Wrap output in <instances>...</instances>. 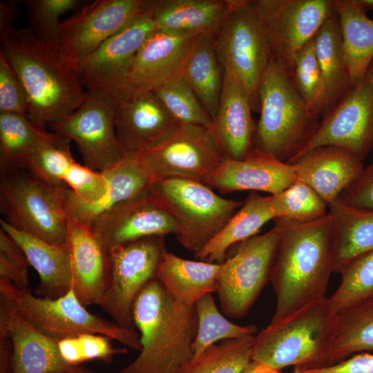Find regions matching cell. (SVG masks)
Masks as SVG:
<instances>
[{"mask_svg":"<svg viewBox=\"0 0 373 373\" xmlns=\"http://www.w3.org/2000/svg\"><path fill=\"white\" fill-rule=\"evenodd\" d=\"M240 243L236 252L220 264L217 291L221 312L232 318L245 316L269 281L282 223Z\"/></svg>","mask_w":373,"mask_h":373,"instance_id":"30bf717a","label":"cell"},{"mask_svg":"<svg viewBox=\"0 0 373 373\" xmlns=\"http://www.w3.org/2000/svg\"><path fill=\"white\" fill-rule=\"evenodd\" d=\"M336 323L328 298L312 303L260 331L252 361L278 371L329 365Z\"/></svg>","mask_w":373,"mask_h":373,"instance_id":"277c9868","label":"cell"},{"mask_svg":"<svg viewBox=\"0 0 373 373\" xmlns=\"http://www.w3.org/2000/svg\"><path fill=\"white\" fill-rule=\"evenodd\" d=\"M277 219L282 223V231L269 277L276 296L271 322L326 298L334 272L329 213L307 222Z\"/></svg>","mask_w":373,"mask_h":373,"instance_id":"6da1fadb","label":"cell"},{"mask_svg":"<svg viewBox=\"0 0 373 373\" xmlns=\"http://www.w3.org/2000/svg\"><path fill=\"white\" fill-rule=\"evenodd\" d=\"M73 288L81 303L99 305L110 279L108 251L90 228L69 220Z\"/></svg>","mask_w":373,"mask_h":373,"instance_id":"cb8c5ba5","label":"cell"},{"mask_svg":"<svg viewBox=\"0 0 373 373\" xmlns=\"http://www.w3.org/2000/svg\"><path fill=\"white\" fill-rule=\"evenodd\" d=\"M86 90L81 105L50 127L75 142L85 166L104 172L127 155L116 135L114 103L102 92Z\"/></svg>","mask_w":373,"mask_h":373,"instance_id":"4fadbf2b","label":"cell"},{"mask_svg":"<svg viewBox=\"0 0 373 373\" xmlns=\"http://www.w3.org/2000/svg\"><path fill=\"white\" fill-rule=\"evenodd\" d=\"M177 222L178 242L195 254L222 229L244 201L224 198L202 182L154 180L149 188Z\"/></svg>","mask_w":373,"mask_h":373,"instance_id":"ba28073f","label":"cell"},{"mask_svg":"<svg viewBox=\"0 0 373 373\" xmlns=\"http://www.w3.org/2000/svg\"><path fill=\"white\" fill-rule=\"evenodd\" d=\"M214 41L224 73L245 89L253 110L259 111V84L273 59L254 1L232 0Z\"/></svg>","mask_w":373,"mask_h":373,"instance_id":"9c48e42d","label":"cell"},{"mask_svg":"<svg viewBox=\"0 0 373 373\" xmlns=\"http://www.w3.org/2000/svg\"><path fill=\"white\" fill-rule=\"evenodd\" d=\"M151 92L178 124L212 128V118L182 77Z\"/></svg>","mask_w":373,"mask_h":373,"instance_id":"60d3db41","label":"cell"},{"mask_svg":"<svg viewBox=\"0 0 373 373\" xmlns=\"http://www.w3.org/2000/svg\"><path fill=\"white\" fill-rule=\"evenodd\" d=\"M270 204L275 219L307 222L325 216V200L304 182L296 180L283 191L271 195Z\"/></svg>","mask_w":373,"mask_h":373,"instance_id":"f35d334b","label":"cell"},{"mask_svg":"<svg viewBox=\"0 0 373 373\" xmlns=\"http://www.w3.org/2000/svg\"><path fill=\"white\" fill-rule=\"evenodd\" d=\"M52 133L28 114L0 113L1 175L26 169L34 151Z\"/></svg>","mask_w":373,"mask_h":373,"instance_id":"e575fe53","label":"cell"},{"mask_svg":"<svg viewBox=\"0 0 373 373\" xmlns=\"http://www.w3.org/2000/svg\"><path fill=\"white\" fill-rule=\"evenodd\" d=\"M134 157L153 180L183 178L202 182L225 159L211 129L186 124H180L160 146Z\"/></svg>","mask_w":373,"mask_h":373,"instance_id":"5bb4252c","label":"cell"},{"mask_svg":"<svg viewBox=\"0 0 373 373\" xmlns=\"http://www.w3.org/2000/svg\"><path fill=\"white\" fill-rule=\"evenodd\" d=\"M164 237H146L108 250L110 279L99 306L116 323L135 329L134 303L146 285L157 278L167 251Z\"/></svg>","mask_w":373,"mask_h":373,"instance_id":"8fae6325","label":"cell"},{"mask_svg":"<svg viewBox=\"0 0 373 373\" xmlns=\"http://www.w3.org/2000/svg\"><path fill=\"white\" fill-rule=\"evenodd\" d=\"M144 0H96L60 22L57 46L71 63L88 56L142 12Z\"/></svg>","mask_w":373,"mask_h":373,"instance_id":"2e32d148","label":"cell"},{"mask_svg":"<svg viewBox=\"0 0 373 373\" xmlns=\"http://www.w3.org/2000/svg\"><path fill=\"white\" fill-rule=\"evenodd\" d=\"M291 373H373V354L360 352L335 364Z\"/></svg>","mask_w":373,"mask_h":373,"instance_id":"f907efd6","label":"cell"},{"mask_svg":"<svg viewBox=\"0 0 373 373\" xmlns=\"http://www.w3.org/2000/svg\"><path fill=\"white\" fill-rule=\"evenodd\" d=\"M274 219L270 197L251 191L219 233L194 256L199 260L221 264L231 247L257 235L267 222Z\"/></svg>","mask_w":373,"mask_h":373,"instance_id":"1f68e13d","label":"cell"},{"mask_svg":"<svg viewBox=\"0 0 373 373\" xmlns=\"http://www.w3.org/2000/svg\"><path fill=\"white\" fill-rule=\"evenodd\" d=\"M106 250L153 236L178 234L177 222L149 189L99 216L91 224Z\"/></svg>","mask_w":373,"mask_h":373,"instance_id":"d6986e66","label":"cell"},{"mask_svg":"<svg viewBox=\"0 0 373 373\" xmlns=\"http://www.w3.org/2000/svg\"><path fill=\"white\" fill-rule=\"evenodd\" d=\"M296 180L292 164L254 148L242 159L225 158L203 183L221 193L251 191L275 195Z\"/></svg>","mask_w":373,"mask_h":373,"instance_id":"44dd1931","label":"cell"},{"mask_svg":"<svg viewBox=\"0 0 373 373\" xmlns=\"http://www.w3.org/2000/svg\"><path fill=\"white\" fill-rule=\"evenodd\" d=\"M370 351H373V302L337 314L329 365L337 363L353 354Z\"/></svg>","mask_w":373,"mask_h":373,"instance_id":"d590c367","label":"cell"},{"mask_svg":"<svg viewBox=\"0 0 373 373\" xmlns=\"http://www.w3.org/2000/svg\"><path fill=\"white\" fill-rule=\"evenodd\" d=\"M336 201L356 209L373 210V160Z\"/></svg>","mask_w":373,"mask_h":373,"instance_id":"681fc988","label":"cell"},{"mask_svg":"<svg viewBox=\"0 0 373 373\" xmlns=\"http://www.w3.org/2000/svg\"><path fill=\"white\" fill-rule=\"evenodd\" d=\"M213 294L202 297L195 303L198 331L193 343V358L219 341L254 336L255 325H240L227 320L219 311Z\"/></svg>","mask_w":373,"mask_h":373,"instance_id":"74e56055","label":"cell"},{"mask_svg":"<svg viewBox=\"0 0 373 373\" xmlns=\"http://www.w3.org/2000/svg\"><path fill=\"white\" fill-rule=\"evenodd\" d=\"M3 229L21 248L29 265L37 272L39 284L38 296L57 298L73 287V275L68 243L55 245L18 231L2 219Z\"/></svg>","mask_w":373,"mask_h":373,"instance_id":"83f0119b","label":"cell"},{"mask_svg":"<svg viewBox=\"0 0 373 373\" xmlns=\"http://www.w3.org/2000/svg\"><path fill=\"white\" fill-rule=\"evenodd\" d=\"M63 182L77 199L86 202L98 200L105 193L107 187L104 172L92 170L76 161L68 167Z\"/></svg>","mask_w":373,"mask_h":373,"instance_id":"bcb514c9","label":"cell"},{"mask_svg":"<svg viewBox=\"0 0 373 373\" xmlns=\"http://www.w3.org/2000/svg\"><path fill=\"white\" fill-rule=\"evenodd\" d=\"M245 89L224 73L219 107L211 131L225 158L240 160L254 149L256 124Z\"/></svg>","mask_w":373,"mask_h":373,"instance_id":"d4e9b609","label":"cell"},{"mask_svg":"<svg viewBox=\"0 0 373 373\" xmlns=\"http://www.w3.org/2000/svg\"><path fill=\"white\" fill-rule=\"evenodd\" d=\"M0 329L11 343L12 373H50L70 366L59 354L58 341L35 329L1 294Z\"/></svg>","mask_w":373,"mask_h":373,"instance_id":"7402d4cb","label":"cell"},{"mask_svg":"<svg viewBox=\"0 0 373 373\" xmlns=\"http://www.w3.org/2000/svg\"><path fill=\"white\" fill-rule=\"evenodd\" d=\"M363 161L346 149L323 145L308 151L291 164L296 179L311 186L329 206L359 176L365 167Z\"/></svg>","mask_w":373,"mask_h":373,"instance_id":"603a6c76","label":"cell"},{"mask_svg":"<svg viewBox=\"0 0 373 373\" xmlns=\"http://www.w3.org/2000/svg\"><path fill=\"white\" fill-rule=\"evenodd\" d=\"M290 77L308 108L322 119L325 115V94L314 38L296 56Z\"/></svg>","mask_w":373,"mask_h":373,"instance_id":"7bdbcfd3","label":"cell"},{"mask_svg":"<svg viewBox=\"0 0 373 373\" xmlns=\"http://www.w3.org/2000/svg\"><path fill=\"white\" fill-rule=\"evenodd\" d=\"M0 373H12L11 343L2 329H0Z\"/></svg>","mask_w":373,"mask_h":373,"instance_id":"f5cc1de1","label":"cell"},{"mask_svg":"<svg viewBox=\"0 0 373 373\" xmlns=\"http://www.w3.org/2000/svg\"><path fill=\"white\" fill-rule=\"evenodd\" d=\"M339 274L340 284L328 298L336 314L373 302V251L355 260Z\"/></svg>","mask_w":373,"mask_h":373,"instance_id":"ab89813d","label":"cell"},{"mask_svg":"<svg viewBox=\"0 0 373 373\" xmlns=\"http://www.w3.org/2000/svg\"><path fill=\"white\" fill-rule=\"evenodd\" d=\"M104 173L107 181L106 191L95 202H83L66 188L64 208L69 220L90 228L99 216L146 191L153 181L135 157L126 156Z\"/></svg>","mask_w":373,"mask_h":373,"instance_id":"4316f807","label":"cell"},{"mask_svg":"<svg viewBox=\"0 0 373 373\" xmlns=\"http://www.w3.org/2000/svg\"><path fill=\"white\" fill-rule=\"evenodd\" d=\"M155 30L149 15L143 12L88 56L73 64L86 90L108 94L127 77L134 57Z\"/></svg>","mask_w":373,"mask_h":373,"instance_id":"ac0fdd59","label":"cell"},{"mask_svg":"<svg viewBox=\"0 0 373 373\" xmlns=\"http://www.w3.org/2000/svg\"><path fill=\"white\" fill-rule=\"evenodd\" d=\"M258 100L254 148L289 163L312 137L321 118L308 108L290 76L274 60L261 77Z\"/></svg>","mask_w":373,"mask_h":373,"instance_id":"5b68a950","label":"cell"},{"mask_svg":"<svg viewBox=\"0 0 373 373\" xmlns=\"http://www.w3.org/2000/svg\"><path fill=\"white\" fill-rule=\"evenodd\" d=\"M332 225L333 270L373 251V210L360 209L335 201L329 206Z\"/></svg>","mask_w":373,"mask_h":373,"instance_id":"f1b7e54d","label":"cell"},{"mask_svg":"<svg viewBox=\"0 0 373 373\" xmlns=\"http://www.w3.org/2000/svg\"><path fill=\"white\" fill-rule=\"evenodd\" d=\"M79 0H26L28 27L38 39L57 46L60 17L78 10L84 3Z\"/></svg>","mask_w":373,"mask_h":373,"instance_id":"f6af8a7d","label":"cell"},{"mask_svg":"<svg viewBox=\"0 0 373 373\" xmlns=\"http://www.w3.org/2000/svg\"><path fill=\"white\" fill-rule=\"evenodd\" d=\"M50 373H95L90 370L81 366V365H75V366H68L66 367L62 368L61 370H59L57 371L50 372Z\"/></svg>","mask_w":373,"mask_h":373,"instance_id":"11a10c76","label":"cell"},{"mask_svg":"<svg viewBox=\"0 0 373 373\" xmlns=\"http://www.w3.org/2000/svg\"><path fill=\"white\" fill-rule=\"evenodd\" d=\"M350 88L365 76L373 61V20L359 0H334Z\"/></svg>","mask_w":373,"mask_h":373,"instance_id":"f546056e","label":"cell"},{"mask_svg":"<svg viewBox=\"0 0 373 373\" xmlns=\"http://www.w3.org/2000/svg\"><path fill=\"white\" fill-rule=\"evenodd\" d=\"M70 142L66 137L53 131L52 135L34 151L26 169L48 184H64V176L75 161L71 154Z\"/></svg>","mask_w":373,"mask_h":373,"instance_id":"b9f144b4","label":"cell"},{"mask_svg":"<svg viewBox=\"0 0 373 373\" xmlns=\"http://www.w3.org/2000/svg\"><path fill=\"white\" fill-rule=\"evenodd\" d=\"M18 13L17 3L13 0L0 1V37H2L14 28L13 23Z\"/></svg>","mask_w":373,"mask_h":373,"instance_id":"816d5d0a","label":"cell"},{"mask_svg":"<svg viewBox=\"0 0 373 373\" xmlns=\"http://www.w3.org/2000/svg\"><path fill=\"white\" fill-rule=\"evenodd\" d=\"M0 42V51L24 88L28 115L35 123L50 126L81 105L87 90L56 45L38 39L28 28H13Z\"/></svg>","mask_w":373,"mask_h":373,"instance_id":"7a4b0ae2","label":"cell"},{"mask_svg":"<svg viewBox=\"0 0 373 373\" xmlns=\"http://www.w3.org/2000/svg\"><path fill=\"white\" fill-rule=\"evenodd\" d=\"M65 184L52 185L27 169L1 176L0 210L11 227L55 245L67 242Z\"/></svg>","mask_w":373,"mask_h":373,"instance_id":"52a82bcc","label":"cell"},{"mask_svg":"<svg viewBox=\"0 0 373 373\" xmlns=\"http://www.w3.org/2000/svg\"><path fill=\"white\" fill-rule=\"evenodd\" d=\"M182 77L213 120L219 107L224 79L214 35L197 37Z\"/></svg>","mask_w":373,"mask_h":373,"instance_id":"836d02e7","label":"cell"},{"mask_svg":"<svg viewBox=\"0 0 373 373\" xmlns=\"http://www.w3.org/2000/svg\"><path fill=\"white\" fill-rule=\"evenodd\" d=\"M28 265L21 248L1 228L0 279L8 280L21 289H28Z\"/></svg>","mask_w":373,"mask_h":373,"instance_id":"7dc6e473","label":"cell"},{"mask_svg":"<svg viewBox=\"0 0 373 373\" xmlns=\"http://www.w3.org/2000/svg\"><path fill=\"white\" fill-rule=\"evenodd\" d=\"M108 337L95 333H83L59 340L57 346L64 362L70 366L91 361L100 360L110 363L119 354L128 352L126 347L113 346Z\"/></svg>","mask_w":373,"mask_h":373,"instance_id":"ee69618b","label":"cell"},{"mask_svg":"<svg viewBox=\"0 0 373 373\" xmlns=\"http://www.w3.org/2000/svg\"><path fill=\"white\" fill-rule=\"evenodd\" d=\"M242 373H281L262 363L252 361L249 365Z\"/></svg>","mask_w":373,"mask_h":373,"instance_id":"db71d44e","label":"cell"},{"mask_svg":"<svg viewBox=\"0 0 373 373\" xmlns=\"http://www.w3.org/2000/svg\"><path fill=\"white\" fill-rule=\"evenodd\" d=\"M220 264L190 260L166 251L157 278L176 301L194 305L208 294L216 293Z\"/></svg>","mask_w":373,"mask_h":373,"instance_id":"4dcf8cb0","label":"cell"},{"mask_svg":"<svg viewBox=\"0 0 373 373\" xmlns=\"http://www.w3.org/2000/svg\"><path fill=\"white\" fill-rule=\"evenodd\" d=\"M28 102L16 73L0 51V113L28 114Z\"/></svg>","mask_w":373,"mask_h":373,"instance_id":"c3c4849f","label":"cell"},{"mask_svg":"<svg viewBox=\"0 0 373 373\" xmlns=\"http://www.w3.org/2000/svg\"><path fill=\"white\" fill-rule=\"evenodd\" d=\"M255 335L208 347L177 373H242L252 362Z\"/></svg>","mask_w":373,"mask_h":373,"instance_id":"8d00e7d4","label":"cell"},{"mask_svg":"<svg viewBox=\"0 0 373 373\" xmlns=\"http://www.w3.org/2000/svg\"><path fill=\"white\" fill-rule=\"evenodd\" d=\"M323 145L346 149L365 159L373 149V61L363 79L323 117L305 148L289 163Z\"/></svg>","mask_w":373,"mask_h":373,"instance_id":"9a60e30c","label":"cell"},{"mask_svg":"<svg viewBox=\"0 0 373 373\" xmlns=\"http://www.w3.org/2000/svg\"><path fill=\"white\" fill-rule=\"evenodd\" d=\"M272 59L291 75L298 52L335 13L334 0H256Z\"/></svg>","mask_w":373,"mask_h":373,"instance_id":"7c38bea8","label":"cell"},{"mask_svg":"<svg viewBox=\"0 0 373 373\" xmlns=\"http://www.w3.org/2000/svg\"><path fill=\"white\" fill-rule=\"evenodd\" d=\"M314 45L323 84L325 116L350 88L336 12L318 30L314 37Z\"/></svg>","mask_w":373,"mask_h":373,"instance_id":"d6a6232c","label":"cell"},{"mask_svg":"<svg viewBox=\"0 0 373 373\" xmlns=\"http://www.w3.org/2000/svg\"><path fill=\"white\" fill-rule=\"evenodd\" d=\"M0 294L10 300L35 329L50 338L59 341L83 333H95L133 350H141L140 334L135 329L90 313L73 287L59 298H46L36 296L30 289H21L8 280L0 279Z\"/></svg>","mask_w":373,"mask_h":373,"instance_id":"8992f818","label":"cell"},{"mask_svg":"<svg viewBox=\"0 0 373 373\" xmlns=\"http://www.w3.org/2000/svg\"><path fill=\"white\" fill-rule=\"evenodd\" d=\"M133 316L139 330L140 353L119 373H177L193 358L195 305L176 301L157 278L138 295Z\"/></svg>","mask_w":373,"mask_h":373,"instance_id":"3957f363","label":"cell"},{"mask_svg":"<svg viewBox=\"0 0 373 373\" xmlns=\"http://www.w3.org/2000/svg\"><path fill=\"white\" fill-rule=\"evenodd\" d=\"M197 37L155 30L136 53L126 79L104 94L115 104L131 94L153 91L181 77Z\"/></svg>","mask_w":373,"mask_h":373,"instance_id":"e0dca14e","label":"cell"},{"mask_svg":"<svg viewBox=\"0 0 373 373\" xmlns=\"http://www.w3.org/2000/svg\"><path fill=\"white\" fill-rule=\"evenodd\" d=\"M364 8L367 10H373V0H359Z\"/></svg>","mask_w":373,"mask_h":373,"instance_id":"9f6ffc18","label":"cell"},{"mask_svg":"<svg viewBox=\"0 0 373 373\" xmlns=\"http://www.w3.org/2000/svg\"><path fill=\"white\" fill-rule=\"evenodd\" d=\"M179 125L151 91L131 94L115 104V132L127 156L160 146Z\"/></svg>","mask_w":373,"mask_h":373,"instance_id":"ffe728a7","label":"cell"},{"mask_svg":"<svg viewBox=\"0 0 373 373\" xmlns=\"http://www.w3.org/2000/svg\"><path fill=\"white\" fill-rule=\"evenodd\" d=\"M232 0H144L142 10L155 30L198 37L215 35Z\"/></svg>","mask_w":373,"mask_h":373,"instance_id":"484cf974","label":"cell"}]
</instances>
